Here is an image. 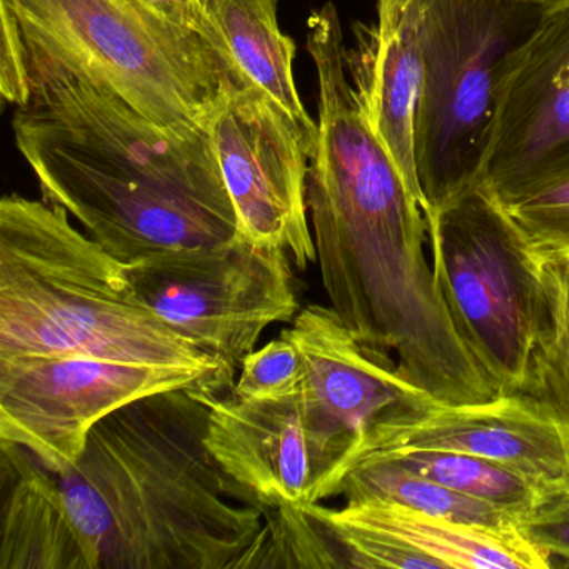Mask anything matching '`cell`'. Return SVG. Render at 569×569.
Returning a JSON list of instances; mask_svg holds the SVG:
<instances>
[{"label": "cell", "instance_id": "6da1fadb", "mask_svg": "<svg viewBox=\"0 0 569 569\" xmlns=\"http://www.w3.org/2000/svg\"><path fill=\"white\" fill-rule=\"evenodd\" d=\"M306 48L318 74V139L308 209L331 308L369 348L439 405L499 396L462 341L426 258L421 196L378 138L348 69L338 9L308 19Z\"/></svg>", "mask_w": 569, "mask_h": 569}, {"label": "cell", "instance_id": "7a4b0ae2", "mask_svg": "<svg viewBox=\"0 0 569 569\" xmlns=\"http://www.w3.org/2000/svg\"><path fill=\"white\" fill-rule=\"evenodd\" d=\"M21 52L26 96L12 131L42 201L126 264L239 234L209 131L156 124L88 76L28 51L22 36Z\"/></svg>", "mask_w": 569, "mask_h": 569}, {"label": "cell", "instance_id": "3957f363", "mask_svg": "<svg viewBox=\"0 0 569 569\" xmlns=\"http://www.w3.org/2000/svg\"><path fill=\"white\" fill-rule=\"evenodd\" d=\"M208 406L192 386L102 419L58 476L91 569L258 568L264 512L206 446Z\"/></svg>", "mask_w": 569, "mask_h": 569}, {"label": "cell", "instance_id": "277c9868", "mask_svg": "<svg viewBox=\"0 0 569 569\" xmlns=\"http://www.w3.org/2000/svg\"><path fill=\"white\" fill-rule=\"evenodd\" d=\"M46 201H0V359L82 358L189 369L234 388L221 362L162 321L128 264Z\"/></svg>", "mask_w": 569, "mask_h": 569}, {"label": "cell", "instance_id": "5b68a950", "mask_svg": "<svg viewBox=\"0 0 569 569\" xmlns=\"http://www.w3.org/2000/svg\"><path fill=\"white\" fill-rule=\"evenodd\" d=\"M26 49L88 76L162 128L206 132L236 89L246 88L201 36L134 0H0Z\"/></svg>", "mask_w": 569, "mask_h": 569}, {"label": "cell", "instance_id": "8992f818", "mask_svg": "<svg viewBox=\"0 0 569 569\" xmlns=\"http://www.w3.org/2000/svg\"><path fill=\"white\" fill-rule=\"evenodd\" d=\"M425 78L416 112L422 208L479 184L499 99L548 11L526 0H421Z\"/></svg>", "mask_w": 569, "mask_h": 569}, {"label": "cell", "instance_id": "52a82bcc", "mask_svg": "<svg viewBox=\"0 0 569 569\" xmlns=\"http://www.w3.org/2000/svg\"><path fill=\"white\" fill-rule=\"evenodd\" d=\"M436 282L499 395L525 391L546 312V262L481 186L425 209Z\"/></svg>", "mask_w": 569, "mask_h": 569}, {"label": "cell", "instance_id": "ba28073f", "mask_svg": "<svg viewBox=\"0 0 569 569\" xmlns=\"http://www.w3.org/2000/svg\"><path fill=\"white\" fill-rule=\"evenodd\" d=\"M128 271L142 301L218 359L232 381L266 329L292 322L301 311L288 252L241 232L148 256Z\"/></svg>", "mask_w": 569, "mask_h": 569}, {"label": "cell", "instance_id": "9c48e42d", "mask_svg": "<svg viewBox=\"0 0 569 569\" xmlns=\"http://www.w3.org/2000/svg\"><path fill=\"white\" fill-rule=\"evenodd\" d=\"M289 331L308 366L302 421L318 505L335 498L342 479L365 461L385 422L435 401L402 376L391 355L359 341L331 306L301 309Z\"/></svg>", "mask_w": 569, "mask_h": 569}, {"label": "cell", "instance_id": "30bf717a", "mask_svg": "<svg viewBox=\"0 0 569 569\" xmlns=\"http://www.w3.org/2000/svg\"><path fill=\"white\" fill-rule=\"evenodd\" d=\"M204 378L216 376L82 356L0 359V441L26 449L42 468L61 475L81 458L102 419Z\"/></svg>", "mask_w": 569, "mask_h": 569}, {"label": "cell", "instance_id": "8fae6325", "mask_svg": "<svg viewBox=\"0 0 569 569\" xmlns=\"http://www.w3.org/2000/svg\"><path fill=\"white\" fill-rule=\"evenodd\" d=\"M208 131L239 232L256 244L282 249L306 271L318 261L308 209L309 162L318 136L254 86L232 91Z\"/></svg>", "mask_w": 569, "mask_h": 569}, {"label": "cell", "instance_id": "7c38bea8", "mask_svg": "<svg viewBox=\"0 0 569 569\" xmlns=\"http://www.w3.org/2000/svg\"><path fill=\"white\" fill-rule=\"evenodd\" d=\"M569 171V9L548 12L509 74L479 186L505 209Z\"/></svg>", "mask_w": 569, "mask_h": 569}, {"label": "cell", "instance_id": "4fadbf2b", "mask_svg": "<svg viewBox=\"0 0 569 569\" xmlns=\"http://www.w3.org/2000/svg\"><path fill=\"white\" fill-rule=\"evenodd\" d=\"M415 449L478 456L521 472L548 495L569 491L565 435L525 392L476 405L426 402L406 409L375 432L365 461Z\"/></svg>", "mask_w": 569, "mask_h": 569}, {"label": "cell", "instance_id": "5bb4252c", "mask_svg": "<svg viewBox=\"0 0 569 569\" xmlns=\"http://www.w3.org/2000/svg\"><path fill=\"white\" fill-rule=\"evenodd\" d=\"M218 379L192 386L208 406L206 446L242 505L269 511L312 505V466L302 421V391L281 401H251L218 391Z\"/></svg>", "mask_w": 569, "mask_h": 569}, {"label": "cell", "instance_id": "9a60e30c", "mask_svg": "<svg viewBox=\"0 0 569 569\" xmlns=\"http://www.w3.org/2000/svg\"><path fill=\"white\" fill-rule=\"evenodd\" d=\"M348 69L369 124L421 196L415 151L425 78L421 0H378V21L348 52Z\"/></svg>", "mask_w": 569, "mask_h": 569}, {"label": "cell", "instance_id": "2e32d148", "mask_svg": "<svg viewBox=\"0 0 569 569\" xmlns=\"http://www.w3.org/2000/svg\"><path fill=\"white\" fill-rule=\"evenodd\" d=\"M331 528L345 529L396 551L422 556L432 568L548 569L552 562L518 528H489L422 515L391 502H358L342 508L305 506Z\"/></svg>", "mask_w": 569, "mask_h": 569}, {"label": "cell", "instance_id": "e0dca14e", "mask_svg": "<svg viewBox=\"0 0 569 569\" xmlns=\"http://www.w3.org/2000/svg\"><path fill=\"white\" fill-rule=\"evenodd\" d=\"M0 569H91L61 482L26 449L0 441Z\"/></svg>", "mask_w": 569, "mask_h": 569}, {"label": "cell", "instance_id": "ac0fdd59", "mask_svg": "<svg viewBox=\"0 0 569 569\" xmlns=\"http://www.w3.org/2000/svg\"><path fill=\"white\" fill-rule=\"evenodd\" d=\"M201 36L239 81L261 89L318 136L295 79L296 44L278 22V0H201Z\"/></svg>", "mask_w": 569, "mask_h": 569}, {"label": "cell", "instance_id": "d6986e66", "mask_svg": "<svg viewBox=\"0 0 569 569\" xmlns=\"http://www.w3.org/2000/svg\"><path fill=\"white\" fill-rule=\"evenodd\" d=\"M336 496H342L346 505L391 502L451 521L489 528H516L515 518L508 512L425 478L389 455L372 456L356 466L342 479Z\"/></svg>", "mask_w": 569, "mask_h": 569}, {"label": "cell", "instance_id": "ffe728a7", "mask_svg": "<svg viewBox=\"0 0 569 569\" xmlns=\"http://www.w3.org/2000/svg\"><path fill=\"white\" fill-rule=\"evenodd\" d=\"M385 455L392 456L405 468L432 479L452 491L461 492L508 512L515 518L516 525L519 519L528 516L545 496H548V492L542 491L536 482L521 472L478 456L431 451V449L385 452Z\"/></svg>", "mask_w": 569, "mask_h": 569}, {"label": "cell", "instance_id": "44dd1931", "mask_svg": "<svg viewBox=\"0 0 569 569\" xmlns=\"http://www.w3.org/2000/svg\"><path fill=\"white\" fill-rule=\"evenodd\" d=\"M545 276L548 312L522 392L558 422L569 451V266L546 262Z\"/></svg>", "mask_w": 569, "mask_h": 569}, {"label": "cell", "instance_id": "7402d4cb", "mask_svg": "<svg viewBox=\"0 0 569 569\" xmlns=\"http://www.w3.org/2000/svg\"><path fill=\"white\" fill-rule=\"evenodd\" d=\"M308 366L289 329L246 356L232 392L251 401H281L299 395Z\"/></svg>", "mask_w": 569, "mask_h": 569}, {"label": "cell", "instance_id": "603a6c76", "mask_svg": "<svg viewBox=\"0 0 569 569\" xmlns=\"http://www.w3.org/2000/svg\"><path fill=\"white\" fill-rule=\"evenodd\" d=\"M506 211L542 261L569 266V171Z\"/></svg>", "mask_w": 569, "mask_h": 569}, {"label": "cell", "instance_id": "cb8c5ba5", "mask_svg": "<svg viewBox=\"0 0 569 569\" xmlns=\"http://www.w3.org/2000/svg\"><path fill=\"white\" fill-rule=\"evenodd\" d=\"M516 528L549 559L569 566V491L545 496Z\"/></svg>", "mask_w": 569, "mask_h": 569}, {"label": "cell", "instance_id": "d4e9b609", "mask_svg": "<svg viewBox=\"0 0 569 569\" xmlns=\"http://www.w3.org/2000/svg\"><path fill=\"white\" fill-rule=\"evenodd\" d=\"M161 21L201 36V0H134ZM202 38V36H201Z\"/></svg>", "mask_w": 569, "mask_h": 569}, {"label": "cell", "instance_id": "484cf974", "mask_svg": "<svg viewBox=\"0 0 569 569\" xmlns=\"http://www.w3.org/2000/svg\"><path fill=\"white\" fill-rule=\"evenodd\" d=\"M531 4L539 6L548 12L562 11V9H569V0H526Z\"/></svg>", "mask_w": 569, "mask_h": 569}]
</instances>
